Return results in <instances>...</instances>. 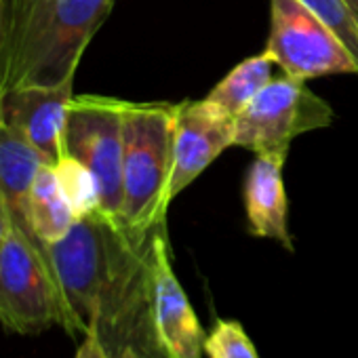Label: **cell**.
I'll return each instance as SVG.
<instances>
[{"instance_id": "52a82bcc", "label": "cell", "mask_w": 358, "mask_h": 358, "mask_svg": "<svg viewBox=\"0 0 358 358\" xmlns=\"http://www.w3.org/2000/svg\"><path fill=\"white\" fill-rule=\"evenodd\" d=\"M266 51L282 74L306 83L335 74L358 76V59L348 45L299 0H270Z\"/></svg>"}, {"instance_id": "d6986e66", "label": "cell", "mask_w": 358, "mask_h": 358, "mask_svg": "<svg viewBox=\"0 0 358 358\" xmlns=\"http://www.w3.org/2000/svg\"><path fill=\"white\" fill-rule=\"evenodd\" d=\"M11 226H13V217L7 209V205L3 203V199H0V251H3L5 247V241L11 232Z\"/></svg>"}, {"instance_id": "7402d4cb", "label": "cell", "mask_w": 358, "mask_h": 358, "mask_svg": "<svg viewBox=\"0 0 358 358\" xmlns=\"http://www.w3.org/2000/svg\"><path fill=\"white\" fill-rule=\"evenodd\" d=\"M3 101H5V85H3V78H0V124L5 122V118H3Z\"/></svg>"}, {"instance_id": "ac0fdd59", "label": "cell", "mask_w": 358, "mask_h": 358, "mask_svg": "<svg viewBox=\"0 0 358 358\" xmlns=\"http://www.w3.org/2000/svg\"><path fill=\"white\" fill-rule=\"evenodd\" d=\"M74 358H106V354H103V350H101V345L97 343L95 337L85 335L78 350H76V354H74Z\"/></svg>"}, {"instance_id": "4fadbf2b", "label": "cell", "mask_w": 358, "mask_h": 358, "mask_svg": "<svg viewBox=\"0 0 358 358\" xmlns=\"http://www.w3.org/2000/svg\"><path fill=\"white\" fill-rule=\"evenodd\" d=\"M76 222L78 220L59 188L55 164L45 162L38 169L28 194L26 228L47 247L62 241Z\"/></svg>"}, {"instance_id": "9a60e30c", "label": "cell", "mask_w": 358, "mask_h": 358, "mask_svg": "<svg viewBox=\"0 0 358 358\" xmlns=\"http://www.w3.org/2000/svg\"><path fill=\"white\" fill-rule=\"evenodd\" d=\"M55 173L59 179V188L72 207L76 220L101 211V194L95 175L74 156L62 154L55 162Z\"/></svg>"}, {"instance_id": "9c48e42d", "label": "cell", "mask_w": 358, "mask_h": 358, "mask_svg": "<svg viewBox=\"0 0 358 358\" xmlns=\"http://www.w3.org/2000/svg\"><path fill=\"white\" fill-rule=\"evenodd\" d=\"M234 145V118L207 97L201 101H182L175 112L173 169L164 203H171L190 188L196 179Z\"/></svg>"}, {"instance_id": "6da1fadb", "label": "cell", "mask_w": 358, "mask_h": 358, "mask_svg": "<svg viewBox=\"0 0 358 358\" xmlns=\"http://www.w3.org/2000/svg\"><path fill=\"white\" fill-rule=\"evenodd\" d=\"M152 234L97 211L45 247L68 312L66 333L95 337L106 358H162L152 316Z\"/></svg>"}, {"instance_id": "5b68a950", "label": "cell", "mask_w": 358, "mask_h": 358, "mask_svg": "<svg viewBox=\"0 0 358 358\" xmlns=\"http://www.w3.org/2000/svg\"><path fill=\"white\" fill-rule=\"evenodd\" d=\"M333 118V108L306 80L282 74L234 116V145L287 158L295 137L329 127Z\"/></svg>"}, {"instance_id": "7c38bea8", "label": "cell", "mask_w": 358, "mask_h": 358, "mask_svg": "<svg viewBox=\"0 0 358 358\" xmlns=\"http://www.w3.org/2000/svg\"><path fill=\"white\" fill-rule=\"evenodd\" d=\"M47 160L9 124H0V199L13 222L26 226V205L32 182Z\"/></svg>"}, {"instance_id": "30bf717a", "label": "cell", "mask_w": 358, "mask_h": 358, "mask_svg": "<svg viewBox=\"0 0 358 358\" xmlns=\"http://www.w3.org/2000/svg\"><path fill=\"white\" fill-rule=\"evenodd\" d=\"M74 99V80L59 87L7 89L3 101L5 124L26 137L41 156L55 164L66 154L68 110Z\"/></svg>"}, {"instance_id": "3957f363", "label": "cell", "mask_w": 358, "mask_h": 358, "mask_svg": "<svg viewBox=\"0 0 358 358\" xmlns=\"http://www.w3.org/2000/svg\"><path fill=\"white\" fill-rule=\"evenodd\" d=\"M177 103L124 101L122 150V211L120 224L150 234L166 226L164 203L173 169Z\"/></svg>"}, {"instance_id": "5bb4252c", "label": "cell", "mask_w": 358, "mask_h": 358, "mask_svg": "<svg viewBox=\"0 0 358 358\" xmlns=\"http://www.w3.org/2000/svg\"><path fill=\"white\" fill-rule=\"evenodd\" d=\"M276 62L270 51H262L259 55L247 57L236 64L207 95L209 101L220 106L232 118L274 78Z\"/></svg>"}, {"instance_id": "603a6c76", "label": "cell", "mask_w": 358, "mask_h": 358, "mask_svg": "<svg viewBox=\"0 0 358 358\" xmlns=\"http://www.w3.org/2000/svg\"><path fill=\"white\" fill-rule=\"evenodd\" d=\"M122 358H135V356H131V354H127V356H122Z\"/></svg>"}, {"instance_id": "ffe728a7", "label": "cell", "mask_w": 358, "mask_h": 358, "mask_svg": "<svg viewBox=\"0 0 358 358\" xmlns=\"http://www.w3.org/2000/svg\"><path fill=\"white\" fill-rule=\"evenodd\" d=\"M7 17H9V0H0V55H3V45H5Z\"/></svg>"}, {"instance_id": "8992f818", "label": "cell", "mask_w": 358, "mask_h": 358, "mask_svg": "<svg viewBox=\"0 0 358 358\" xmlns=\"http://www.w3.org/2000/svg\"><path fill=\"white\" fill-rule=\"evenodd\" d=\"M124 99L74 95L68 110L66 154L78 158L97 179L101 213L120 222Z\"/></svg>"}, {"instance_id": "e0dca14e", "label": "cell", "mask_w": 358, "mask_h": 358, "mask_svg": "<svg viewBox=\"0 0 358 358\" xmlns=\"http://www.w3.org/2000/svg\"><path fill=\"white\" fill-rule=\"evenodd\" d=\"M316 17H320L358 59V22L343 0H299Z\"/></svg>"}, {"instance_id": "44dd1931", "label": "cell", "mask_w": 358, "mask_h": 358, "mask_svg": "<svg viewBox=\"0 0 358 358\" xmlns=\"http://www.w3.org/2000/svg\"><path fill=\"white\" fill-rule=\"evenodd\" d=\"M343 3L348 5V9L352 11V15H354L356 22H358V0H343Z\"/></svg>"}, {"instance_id": "7a4b0ae2", "label": "cell", "mask_w": 358, "mask_h": 358, "mask_svg": "<svg viewBox=\"0 0 358 358\" xmlns=\"http://www.w3.org/2000/svg\"><path fill=\"white\" fill-rule=\"evenodd\" d=\"M114 0H9L0 78L5 91L59 87L112 13Z\"/></svg>"}, {"instance_id": "ba28073f", "label": "cell", "mask_w": 358, "mask_h": 358, "mask_svg": "<svg viewBox=\"0 0 358 358\" xmlns=\"http://www.w3.org/2000/svg\"><path fill=\"white\" fill-rule=\"evenodd\" d=\"M152 316L162 358L205 356L207 335L173 270L166 226L152 234Z\"/></svg>"}, {"instance_id": "277c9868", "label": "cell", "mask_w": 358, "mask_h": 358, "mask_svg": "<svg viewBox=\"0 0 358 358\" xmlns=\"http://www.w3.org/2000/svg\"><path fill=\"white\" fill-rule=\"evenodd\" d=\"M0 324L15 335L68 327L64 295L47 249L17 222L0 251Z\"/></svg>"}, {"instance_id": "8fae6325", "label": "cell", "mask_w": 358, "mask_h": 358, "mask_svg": "<svg viewBox=\"0 0 358 358\" xmlns=\"http://www.w3.org/2000/svg\"><path fill=\"white\" fill-rule=\"evenodd\" d=\"M287 158L255 154L243 184V201L247 213V230L255 238H268L293 251L289 230V201L282 179Z\"/></svg>"}, {"instance_id": "2e32d148", "label": "cell", "mask_w": 358, "mask_h": 358, "mask_svg": "<svg viewBox=\"0 0 358 358\" xmlns=\"http://www.w3.org/2000/svg\"><path fill=\"white\" fill-rule=\"evenodd\" d=\"M207 358H259L257 348L238 320L217 318L205 339Z\"/></svg>"}]
</instances>
